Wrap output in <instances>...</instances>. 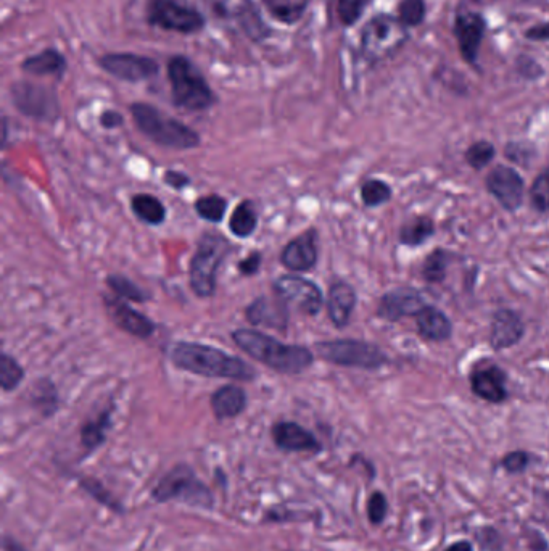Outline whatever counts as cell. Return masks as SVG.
<instances>
[{
    "label": "cell",
    "instance_id": "6da1fadb",
    "mask_svg": "<svg viewBox=\"0 0 549 551\" xmlns=\"http://www.w3.org/2000/svg\"><path fill=\"white\" fill-rule=\"evenodd\" d=\"M173 365L195 376L213 377V379H236L252 382L256 379V369L239 357L197 342H178L171 350Z\"/></svg>",
    "mask_w": 549,
    "mask_h": 551
},
{
    "label": "cell",
    "instance_id": "7a4b0ae2",
    "mask_svg": "<svg viewBox=\"0 0 549 551\" xmlns=\"http://www.w3.org/2000/svg\"><path fill=\"white\" fill-rule=\"evenodd\" d=\"M234 344L248 357L260 361L277 373L295 376L305 373L314 363V353L303 345L282 344L265 332L255 329H237L232 332Z\"/></svg>",
    "mask_w": 549,
    "mask_h": 551
},
{
    "label": "cell",
    "instance_id": "3957f363",
    "mask_svg": "<svg viewBox=\"0 0 549 551\" xmlns=\"http://www.w3.org/2000/svg\"><path fill=\"white\" fill-rule=\"evenodd\" d=\"M166 78L171 87V100L184 112H207L218 104L213 87L199 65L187 55H173L166 63Z\"/></svg>",
    "mask_w": 549,
    "mask_h": 551
},
{
    "label": "cell",
    "instance_id": "277c9868",
    "mask_svg": "<svg viewBox=\"0 0 549 551\" xmlns=\"http://www.w3.org/2000/svg\"><path fill=\"white\" fill-rule=\"evenodd\" d=\"M134 125L147 139L173 150H192L199 147L200 134L178 118L166 115L160 108L147 102H134L129 107Z\"/></svg>",
    "mask_w": 549,
    "mask_h": 551
},
{
    "label": "cell",
    "instance_id": "5b68a950",
    "mask_svg": "<svg viewBox=\"0 0 549 551\" xmlns=\"http://www.w3.org/2000/svg\"><path fill=\"white\" fill-rule=\"evenodd\" d=\"M231 250V242L218 232H207L200 237L189 268L190 287L197 297L208 299L215 295L218 270Z\"/></svg>",
    "mask_w": 549,
    "mask_h": 551
},
{
    "label": "cell",
    "instance_id": "8992f818",
    "mask_svg": "<svg viewBox=\"0 0 549 551\" xmlns=\"http://www.w3.org/2000/svg\"><path fill=\"white\" fill-rule=\"evenodd\" d=\"M322 360L342 368L377 371L389 363L387 353L379 345L360 339L324 340L314 344Z\"/></svg>",
    "mask_w": 549,
    "mask_h": 551
},
{
    "label": "cell",
    "instance_id": "52a82bcc",
    "mask_svg": "<svg viewBox=\"0 0 549 551\" xmlns=\"http://www.w3.org/2000/svg\"><path fill=\"white\" fill-rule=\"evenodd\" d=\"M147 23L166 33L194 36L207 28V17L189 0H147Z\"/></svg>",
    "mask_w": 549,
    "mask_h": 551
},
{
    "label": "cell",
    "instance_id": "ba28073f",
    "mask_svg": "<svg viewBox=\"0 0 549 551\" xmlns=\"http://www.w3.org/2000/svg\"><path fill=\"white\" fill-rule=\"evenodd\" d=\"M406 26L392 15H377L364 25L361 31V54L369 63H379L395 54L406 39Z\"/></svg>",
    "mask_w": 549,
    "mask_h": 551
},
{
    "label": "cell",
    "instance_id": "9c48e42d",
    "mask_svg": "<svg viewBox=\"0 0 549 551\" xmlns=\"http://www.w3.org/2000/svg\"><path fill=\"white\" fill-rule=\"evenodd\" d=\"M9 92L13 107L21 115L42 123H55L60 118L62 108L54 87L20 79L12 83Z\"/></svg>",
    "mask_w": 549,
    "mask_h": 551
},
{
    "label": "cell",
    "instance_id": "30bf717a",
    "mask_svg": "<svg viewBox=\"0 0 549 551\" xmlns=\"http://www.w3.org/2000/svg\"><path fill=\"white\" fill-rule=\"evenodd\" d=\"M153 498L158 502H170V500H181L192 506L200 508H211L213 495L207 485L199 481L194 471L186 464H178L171 469L170 473L153 487Z\"/></svg>",
    "mask_w": 549,
    "mask_h": 551
},
{
    "label": "cell",
    "instance_id": "8fae6325",
    "mask_svg": "<svg viewBox=\"0 0 549 551\" xmlns=\"http://www.w3.org/2000/svg\"><path fill=\"white\" fill-rule=\"evenodd\" d=\"M207 4L213 17L234 26L250 41H265L273 34L253 0H207Z\"/></svg>",
    "mask_w": 549,
    "mask_h": 551
},
{
    "label": "cell",
    "instance_id": "7c38bea8",
    "mask_svg": "<svg viewBox=\"0 0 549 551\" xmlns=\"http://www.w3.org/2000/svg\"><path fill=\"white\" fill-rule=\"evenodd\" d=\"M97 63L105 73L124 83H144L160 73V63L155 58L134 52H108L100 55Z\"/></svg>",
    "mask_w": 549,
    "mask_h": 551
},
{
    "label": "cell",
    "instance_id": "4fadbf2b",
    "mask_svg": "<svg viewBox=\"0 0 549 551\" xmlns=\"http://www.w3.org/2000/svg\"><path fill=\"white\" fill-rule=\"evenodd\" d=\"M274 294L287 305H294L308 316L319 315L324 305V295L318 284L294 274H285L274 281Z\"/></svg>",
    "mask_w": 549,
    "mask_h": 551
},
{
    "label": "cell",
    "instance_id": "5bb4252c",
    "mask_svg": "<svg viewBox=\"0 0 549 551\" xmlns=\"http://www.w3.org/2000/svg\"><path fill=\"white\" fill-rule=\"evenodd\" d=\"M488 194L509 213L522 207L525 197V181L512 166L496 165L485 178Z\"/></svg>",
    "mask_w": 549,
    "mask_h": 551
},
{
    "label": "cell",
    "instance_id": "9a60e30c",
    "mask_svg": "<svg viewBox=\"0 0 549 551\" xmlns=\"http://www.w3.org/2000/svg\"><path fill=\"white\" fill-rule=\"evenodd\" d=\"M426 305L419 290L414 287H397L380 297L376 315L389 323H398L401 319L416 318L417 313Z\"/></svg>",
    "mask_w": 549,
    "mask_h": 551
},
{
    "label": "cell",
    "instance_id": "2e32d148",
    "mask_svg": "<svg viewBox=\"0 0 549 551\" xmlns=\"http://www.w3.org/2000/svg\"><path fill=\"white\" fill-rule=\"evenodd\" d=\"M472 394L483 402L500 405L509 398L508 373L495 363L477 365L469 374Z\"/></svg>",
    "mask_w": 549,
    "mask_h": 551
},
{
    "label": "cell",
    "instance_id": "e0dca14e",
    "mask_svg": "<svg viewBox=\"0 0 549 551\" xmlns=\"http://www.w3.org/2000/svg\"><path fill=\"white\" fill-rule=\"evenodd\" d=\"M485 29H487V23L480 13L466 10L456 15L455 36L459 54L469 65L477 63Z\"/></svg>",
    "mask_w": 549,
    "mask_h": 551
},
{
    "label": "cell",
    "instance_id": "ac0fdd59",
    "mask_svg": "<svg viewBox=\"0 0 549 551\" xmlns=\"http://www.w3.org/2000/svg\"><path fill=\"white\" fill-rule=\"evenodd\" d=\"M525 337V323L521 313L512 308H500L490 323V345L496 352H503L521 344Z\"/></svg>",
    "mask_w": 549,
    "mask_h": 551
},
{
    "label": "cell",
    "instance_id": "d6986e66",
    "mask_svg": "<svg viewBox=\"0 0 549 551\" xmlns=\"http://www.w3.org/2000/svg\"><path fill=\"white\" fill-rule=\"evenodd\" d=\"M318 232L308 229L285 245L281 252V263L294 273H306L318 263Z\"/></svg>",
    "mask_w": 549,
    "mask_h": 551
},
{
    "label": "cell",
    "instance_id": "ffe728a7",
    "mask_svg": "<svg viewBox=\"0 0 549 551\" xmlns=\"http://www.w3.org/2000/svg\"><path fill=\"white\" fill-rule=\"evenodd\" d=\"M104 300L108 315L121 331L128 332L137 339H149L153 336L157 326H155L152 319L134 310L133 307H129L128 303L123 302L118 297L113 299V297L105 295Z\"/></svg>",
    "mask_w": 549,
    "mask_h": 551
},
{
    "label": "cell",
    "instance_id": "44dd1931",
    "mask_svg": "<svg viewBox=\"0 0 549 551\" xmlns=\"http://www.w3.org/2000/svg\"><path fill=\"white\" fill-rule=\"evenodd\" d=\"M245 318L256 328L276 329L284 332L289 324V305L284 300L260 297L245 308Z\"/></svg>",
    "mask_w": 549,
    "mask_h": 551
},
{
    "label": "cell",
    "instance_id": "7402d4cb",
    "mask_svg": "<svg viewBox=\"0 0 549 551\" xmlns=\"http://www.w3.org/2000/svg\"><path fill=\"white\" fill-rule=\"evenodd\" d=\"M271 434L274 444L284 452L319 453L322 450L321 442L314 437L313 432L292 421L274 424Z\"/></svg>",
    "mask_w": 549,
    "mask_h": 551
},
{
    "label": "cell",
    "instance_id": "603a6c76",
    "mask_svg": "<svg viewBox=\"0 0 549 551\" xmlns=\"http://www.w3.org/2000/svg\"><path fill=\"white\" fill-rule=\"evenodd\" d=\"M356 302H358V295H356L355 287L351 286L347 281H335L332 282V286L329 287V294H327V315L331 319L335 328L343 329L347 328L350 324L351 316L356 308Z\"/></svg>",
    "mask_w": 549,
    "mask_h": 551
},
{
    "label": "cell",
    "instance_id": "cb8c5ba5",
    "mask_svg": "<svg viewBox=\"0 0 549 551\" xmlns=\"http://www.w3.org/2000/svg\"><path fill=\"white\" fill-rule=\"evenodd\" d=\"M20 70L34 78L63 79L68 70V60L57 47H47L38 54L29 55L21 62Z\"/></svg>",
    "mask_w": 549,
    "mask_h": 551
},
{
    "label": "cell",
    "instance_id": "d4e9b609",
    "mask_svg": "<svg viewBox=\"0 0 549 551\" xmlns=\"http://www.w3.org/2000/svg\"><path fill=\"white\" fill-rule=\"evenodd\" d=\"M414 319H416L417 334L426 342L442 344L453 336L451 319L448 318L445 311L435 305H426Z\"/></svg>",
    "mask_w": 549,
    "mask_h": 551
},
{
    "label": "cell",
    "instance_id": "484cf974",
    "mask_svg": "<svg viewBox=\"0 0 549 551\" xmlns=\"http://www.w3.org/2000/svg\"><path fill=\"white\" fill-rule=\"evenodd\" d=\"M245 406H247V394L242 387L234 384L219 387L215 394L211 395V410L219 421L237 418L244 413Z\"/></svg>",
    "mask_w": 549,
    "mask_h": 551
},
{
    "label": "cell",
    "instance_id": "4316f807",
    "mask_svg": "<svg viewBox=\"0 0 549 551\" xmlns=\"http://www.w3.org/2000/svg\"><path fill=\"white\" fill-rule=\"evenodd\" d=\"M437 226L430 216H414L411 220L401 224L398 232V241L409 249H416L419 245L426 244L429 239L435 236Z\"/></svg>",
    "mask_w": 549,
    "mask_h": 551
},
{
    "label": "cell",
    "instance_id": "83f0119b",
    "mask_svg": "<svg viewBox=\"0 0 549 551\" xmlns=\"http://www.w3.org/2000/svg\"><path fill=\"white\" fill-rule=\"evenodd\" d=\"M269 17L282 25L294 26L310 9L311 0H261Z\"/></svg>",
    "mask_w": 549,
    "mask_h": 551
},
{
    "label": "cell",
    "instance_id": "f1b7e54d",
    "mask_svg": "<svg viewBox=\"0 0 549 551\" xmlns=\"http://www.w3.org/2000/svg\"><path fill=\"white\" fill-rule=\"evenodd\" d=\"M453 258H455V255L450 250L442 249V247H438L434 252L429 253L426 260L422 261V279L427 284H442L446 279V273H448Z\"/></svg>",
    "mask_w": 549,
    "mask_h": 551
},
{
    "label": "cell",
    "instance_id": "f546056e",
    "mask_svg": "<svg viewBox=\"0 0 549 551\" xmlns=\"http://www.w3.org/2000/svg\"><path fill=\"white\" fill-rule=\"evenodd\" d=\"M258 228V212L253 200H244L237 205L229 221V229L239 239H247Z\"/></svg>",
    "mask_w": 549,
    "mask_h": 551
},
{
    "label": "cell",
    "instance_id": "4dcf8cb0",
    "mask_svg": "<svg viewBox=\"0 0 549 551\" xmlns=\"http://www.w3.org/2000/svg\"><path fill=\"white\" fill-rule=\"evenodd\" d=\"M134 215L144 223L158 226L166 220V208L158 197L152 194H136L131 199Z\"/></svg>",
    "mask_w": 549,
    "mask_h": 551
},
{
    "label": "cell",
    "instance_id": "1f68e13d",
    "mask_svg": "<svg viewBox=\"0 0 549 551\" xmlns=\"http://www.w3.org/2000/svg\"><path fill=\"white\" fill-rule=\"evenodd\" d=\"M112 410L113 408H108L99 418L92 419L81 429V444L89 452H94L95 448H99L107 439V431L112 426Z\"/></svg>",
    "mask_w": 549,
    "mask_h": 551
},
{
    "label": "cell",
    "instance_id": "d6a6232c",
    "mask_svg": "<svg viewBox=\"0 0 549 551\" xmlns=\"http://www.w3.org/2000/svg\"><path fill=\"white\" fill-rule=\"evenodd\" d=\"M107 286L115 292L118 299L137 303H145L150 300L147 290L134 284L131 279L124 278L123 274H110L107 278Z\"/></svg>",
    "mask_w": 549,
    "mask_h": 551
},
{
    "label": "cell",
    "instance_id": "836d02e7",
    "mask_svg": "<svg viewBox=\"0 0 549 551\" xmlns=\"http://www.w3.org/2000/svg\"><path fill=\"white\" fill-rule=\"evenodd\" d=\"M393 197V189L389 183H385L382 179L371 178L364 181L361 186V200L364 207L377 208L380 205L389 203Z\"/></svg>",
    "mask_w": 549,
    "mask_h": 551
},
{
    "label": "cell",
    "instance_id": "e575fe53",
    "mask_svg": "<svg viewBox=\"0 0 549 551\" xmlns=\"http://www.w3.org/2000/svg\"><path fill=\"white\" fill-rule=\"evenodd\" d=\"M228 210V200L221 195H203L195 202V212L210 223H221Z\"/></svg>",
    "mask_w": 549,
    "mask_h": 551
},
{
    "label": "cell",
    "instance_id": "d590c367",
    "mask_svg": "<svg viewBox=\"0 0 549 551\" xmlns=\"http://www.w3.org/2000/svg\"><path fill=\"white\" fill-rule=\"evenodd\" d=\"M33 403L38 406L42 415H54L58 406L57 387L49 379H41L34 384Z\"/></svg>",
    "mask_w": 549,
    "mask_h": 551
},
{
    "label": "cell",
    "instance_id": "8d00e7d4",
    "mask_svg": "<svg viewBox=\"0 0 549 551\" xmlns=\"http://www.w3.org/2000/svg\"><path fill=\"white\" fill-rule=\"evenodd\" d=\"M25 379V369L9 353H2L0 357V387L4 392L17 389Z\"/></svg>",
    "mask_w": 549,
    "mask_h": 551
},
{
    "label": "cell",
    "instance_id": "74e56055",
    "mask_svg": "<svg viewBox=\"0 0 549 551\" xmlns=\"http://www.w3.org/2000/svg\"><path fill=\"white\" fill-rule=\"evenodd\" d=\"M496 147L490 141H477L467 147L464 160L472 170L482 171L495 160Z\"/></svg>",
    "mask_w": 549,
    "mask_h": 551
},
{
    "label": "cell",
    "instance_id": "f35d334b",
    "mask_svg": "<svg viewBox=\"0 0 549 551\" xmlns=\"http://www.w3.org/2000/svg\"><path fill=\"white\" fill-rule=\"evenodd\" d=\"M530 205L540 215L549 213V170L538 174L529 189Z\"/></svg>",
    "mask_w": 549,
    "mask_h": 551
},
{
    "label": "cell",
    "instance_id": "ab89813d",
    "mask_svg": "<svg viewBox=\"0 0 549 551\" xmlns=\"http://www.w3.org/2000/svg\"><path fill=\"white\" fill-rule=\"evenodd\" d=\"M427 7L424 0H401L398 5V20L406 28H416L426 20Z\"/></svg>",
    "mask_w": 549,
    "mask_h": 551
},
{
    "label": "cell",
    "instance_id": "60d3db41",
    "mask_svg": "<svg viewBox=\"0 0 549 551\" xmlns=\"http://www.w3.org/2000/svg\"><path fill=\"white\" fill-rule=\"evenodd\" d=\"M371 0H337V17L345 28L355 26Z\"/></svg>",
    "mask_w": 549,
    "mask_h": 551
},
{
    "label": "cell",
    "instance_id": "b9f144b4",
    "mask_svg": "<svg viewBox=\"0 0 549 551\" xmlns=\"http://www.w3.org/2000/svg\"><path fill=\"white\" fill-rule=\"evenodd\" d=\"M504 157L508 158L509 162L529 168L530 163L537 157V149L527 141H512L504 147Z\"/></svg>",
    "mask_w": 549,
    "mask_h": 551
},
{
    "label": "cell",
    "instance_id": "7bdbcfd3",
    "mask_svg": "<svg viewBox=\"0 0 549 551\" xmlns=\"http://www.w3.org/2000/svg\"><path fill=\"white\" fill-rule=\"evenodd\" d=\"M387 510H389V505H387V498H385L384 493H372L368 502L369 521L372 524H380V522L384 521Z\"/></svg>",
    "mask_w": 549,
    "mask_h": 551
},
{
    "label": "cell",
    "instance_id": "ee69618b",
    "mask_svg": "<svg viewBox=\"0 0 549 551\" xmlns=\"http://www.w3.org/2000/svg\"><path fill=\"white\" fill-rule=\"evenodd\" d=\"M527 466H529V453L522 452V450L508 453L503 458V468L508 473H522Z\"/></svg>",
    "mask_w": 549,
    "mask_h": 551
},
{
    "label": "cell",
    "instance_id": "f6af8a7d",
    "mask_svg": "<svg viewBox=\"0 0 549 551\" xmlns=\"http://www.w3.org/2000/svg\"><path fill=\"white\" fill-rule=\"evenodd\" d=\"M261 261H263V255H261L260 252L250 253L247 258L240 261L239 273L242 274V276H253V274L260 271Z\"/></svg>",
    "mask_w": 549,
    "mask_h": 551
},
{
    "label": "cell",
    "instance_id": "bcb514c9",
    "mask_svg": "<svg viewBox=\"0 0 549 551\" xmlns=\"http://www.w3.org/2000/svg\"><path fill=\"white\" fill-rule=\"evenodd\" d=\"M517 70H519L522 76L530 79L540 78L541 73H543L538 62L527 57H521L517 60Z\"/></svg>",
    "mask_w": 549,
    "mask_h": 551
},
{
    "label": "cell",
    "instance_id": "7dc6e473",
    "mask_svg": "<svg viewBox=\"0 0 549 551\" xmlns=\"http://www.w3.org/2000/svg\"><path fill=\"white\" fill-rule=\"evenodd\" d=\"M163 181H165V184H168V186L173 187L174 191H181V189H184V187L192 183V179H190L186 173L174 170L166 171L165 176H163Z\"/></svg>",
    "mask_w": 549,
    "mask_h": 551
},
{
    "label": "cell",
    "instance_id": "c3c4849f",
    "mask_svg": "<svg viewBox=\"0 0 549 551\" xmlns=\"http://www.w3.org/2000/svg\"><path fill=\"white\" fill-rule=\"evenodd\" d=\"M99 123L105 129L121 128L124 125V116L116 110H104L100 113Z\"/></svg>",
    "mask_w": 549,
    "mask_h": 551
},
{
    "label": "cell",
    "instance_id": "681fc988",
    "mask_svg": "<svg viewBox=\"0 0 549 551\" xmlns=\"http://www.w3.org/2000/svg\"><path fill=\"white\" fill-rule=\"evenodd\" d=\"M525 38L535 42H549V21L532 26L525 31Z\"/></svg>",
    "mask_w": 549,
    "mask_h": 551
},
{
    "label": "cell",
    "instance_id": "f907efd6",
    "mask_svg": "<svg viewBox=\"0 0 549 551\" xmlns=\"http://www.w3.org/2000/svg\"><path fill=\"white\" fill-rule=\"evenodd\" d=\"M445 551H472V545L469 542H458L446 548Z\"/></svg>",
    "mask_w": 549,
    "mask_h": 551
},
{
    "label": "cell",
    "instance_id": "816d5d0a",
    "mask_svg": "<svg viewBox=\"0 0 549 551\" xmlns=\"http://www.w3.org/2000/svg\"><path fill=\"white\" fill-rule=\"evenodd\" d=\"M4 548H5V551H25L23 550V548L18 547L17 543L9 539L5 540Z\"/></svg>",
    "mask_w": 549,
    "mask_h": 551
}]
</instances>
